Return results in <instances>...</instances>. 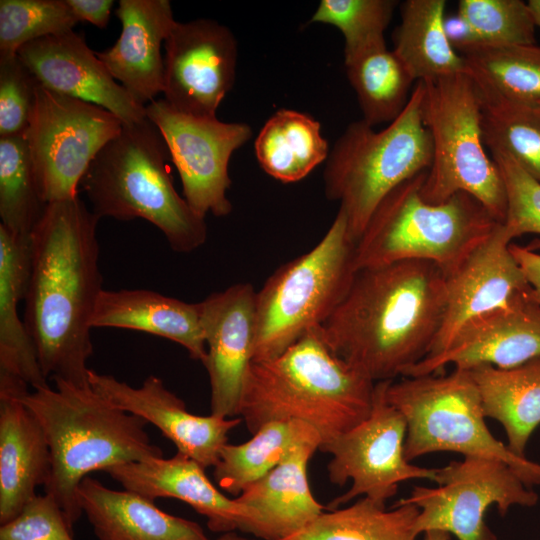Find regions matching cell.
Returning a JSON list of instances; mask_svg holds the SVG:
<instances>
[{"mask_svg":"<svg viewBox=\"0 0 540 540\" xmlns=\"http://www.w3.org/2000/svg\"><path fill=\"white\" fill-rule=\"evenodd\" d=\"M528 5L536 26L540 27V0H529Z\"/></svg>","mask_w":540,"mask_h":540,"instance_id":"46","label":"cell"},{"mask_svg":"<svg viewBox=\"0 0 540 540\" xmlns=\"http://www.w3.org/2000/svg\"><path fill=\"white\" fill-rule=\"evenodd\" d=\"M256 293L236 283L200 302L210 384V414L239 417L256 340Z\"/></svg>","mask_w":540,"mask_h":540,"instance_id":"17","label":"cell"},{"mask_svg":"<svg viewBox=\"0 0 540 540\" xmlns=\"http://www.w3.org/2000/svg\"><path fill=\"white\" fill-rule=\"evenodd\" d=\"M146 117L162 134L179 173L183 197L193 211L202 218L208 213L229 215V162L232 154L250 140L251 127L243 122L184 114L164 99L150 102Z\"/></svg>","mask_w":540,"mask_h":540,"instance_id":"14","label":"cell"},{"mask_svg":"<svg viewBox=\"0 0 540 540\" xmlns=\"http://www.w3.org/2000/svg\"><path fill=\"white\" fill-rule=\"evenodd\" d=\"M423 83H415L402 113L376 131L350 123L330 149L323 173L327 199L337 201L356 243L373 212L395 187L428 171L433 148L422 117Z\"/></svg>","mask_w":540,"mask_h":540,"instance_id":"7","label":"cell"},{"mask_svg":"<svg viewBox=\"0 0 540 540\" xmlns=\"http://www.w3.org/2000/svg\"><path fill=\"white\" fill-rule=\"evenodd\" d=\"M427 171L401 183L379 203L355 243V271L404 260L436 264L449 276L501 224L471 195L423 200Z\"/></svg>","mask_w":540,"mask_h":540,"instance_id":"6","label":"cell"},{"mask_svg":"<svg viewBox=\"0 0 540 540\" xmlns=\"http://www.w3.org/2000/svg\"><path fill=\"white\" fill-rule=\"evenodd\" d=\"M215 540H254V539L240 535L237 533V531H231V532L222 533Z\"/></svg>","mask_w":540,"mask_h":540,"instance_id":"47","label":"cell"},{"mask_svg":"<svg viewBox=\"0 0 540 540\" xmlns=\"http://www.w3.org/2000/svg\"><path fill=\"white\" fill-rule=\"evenodd\" d=\"M468 371L485 417L498 421L509 450L525 457L529 438L540 424V357L509 369L481 365Z\"/></svg>","mask_w":540,"mask_h":540,"instance_id":"28","label":"cell"},{"mask_svg":"<svg viewBox=\"0 0 540 540\" xmlns=\"http://www.w3.org/2000/svg\"><path fill=\"white\" fill-rule=\"evenodd\" d=\"M506 193L507 211L502 223L513 241L527 233L540 234V182L502 152H491Z\"/></svg>","mask_w":540,"mask_h":540,"instance_id":"40","label":"cell"},{"mask_svg":"<svg viewBox=\"0 0 540 540\" xmlns=\"http://www.w3.org/2000/svg\"><path fill=\"white\" fill-rule=\"evenodd\" d=\"M446 283L441 268L424 260L358 270L319 327L321 337L373 382L393 380L429 353L444 317Z\"/></svg>","mask_w":540,"mask_h":540,"instance_id":"2","label":"cell"},{"mask_svg":"<svg viewBox=\"0 0 540 540\" xmlns=\"http://www.w3.org/2000/svg\"><path fill=\"white\" fill-rule=\"evenodd\" d=\"M28 385L0 379V524L14 519L44 486L51 472V454L42 427L21 397Z\"/></svg>","mask_w":540,"mask_h":540,"instance_id":"21","label":"cell"},{"mask_svg":"<svg viewBox=\"0 0 540 540\" xmlns=\"http://www.w3.org/2000/svg\"><path fill=\"white\" fill-rule=\"evenodd\" d=\"M37 86L18 54L0 57V138L24 134Z\"/></svg>","mask_w":540,"mask_h":540,"instance_id":"41","label":"cell"},{"mask_svg":"<svg viewBox=\"0 0 540 540\" xmlns=\"http://www.w3.org/2000/svg\"><path fill=\"white\" fill-rule=\"evenodd\" d=\"M122 125L100 106L38 84L23 135L43 200L48 204L78 197L91 162Z\"/></svg>","mask_w":540,"mask_h":540,"instance_id":"11","label":"cell"},{"mask_svg":"<svg viewBox=\"0 0 540 540\" xmlns=\"http://www.w3.org/2000/svg\"><path fill=\"white\" fill-rule=\"evenodd\" d=\"M55 389L33 390L21 397L42 427L51 454L44 491L63 511L69 528L82 515L77 490L95 471L163 457L150 440L146 421L123 411L90 386L53 379Z\"/></svg>","mask_w":540,"mask_h":540,"instance_id":"3","label":"cell"},{"mask_svg":"<svg viewBox=\"0 0 540 540\" xmlns=\"http://www.w3.org/2000/svg\"><path fill=\"white\" fill-rule=\"evenodd\" d=\"M374 386L332 353L318 327L280 355L251 363L239 417L252 434L269 422L302 421L319 433L321 449L369 415Z\"/></svg>","mask_w":540,"mask_h":540,"instance_id":"4","label":"cell"},{"mask_svg":"<svg viewBox=\"0 0 540 540\" xmlns=\"http://www.w3.org/2000/svg\"><path fill=\"white\" fill-rule=\"evenodd\" d=\"M169 159L162 134L147 117L123 123L95 156L80 186L100 219H144L162 232L172 250L191 253L205 244L207 224L176 191Z\"/></svg>","mask_w":540,"mask_h":540,"instance_id":"5","label":"cell"},{"mask_svg":"<svg viewBox=\"0 0 540 540\" xmlns=\"http://www.w3.org/2000/svg\"><path fill=\"white\" fill-rule=\"evenodd\" d=\"M46 207L24 135L1 137L0 224L16 234L29 236Z\"/></svg>","mask_w":540,"mask_h":540,"instance_id":"36","label":"cell"},{"mask_svg":"<svg viewBox=\"0 0 540 540\" xmlns=\"http://www.w3.org/2000/svg\"><path fill=\"white\" fill-rule=\"evenodd\" d=\"M445 8V0L400 4L401 22L393 32V51L416 82L467 73L464 58L447 36Z\"/></svg>","mask_w":540,"mask_h":540,"instance_id":"29","label":"cell"},{"mask_svg":"<svg viewBox=\"0 0 540 540\" xmlns=\"http://www.w3.org/2000/svg\"><path fill=\"white\" fill-rule=\"evenodd\" d=\"M90 387L118 408L157 427L177 452L205 469L214 467L229 433L241 417L190 413L184 401L170 391L157 376H148L139 387L130 386L112 375L89 371Z\"/></svg>","mask_w":540,"mask_h":540,"instance_id":"18","label":"cell"},{"mask_svg":"<svg viewBox=\"0 0 540 540\" xmlns=\"http://www.w3.org/2000/svg\"><path fill=\"white\" fill-rule=\"evenodd\" d=\"M511 243L501 223L453 274L447 276L442 325L426 356L441 351L467 321L507 304L530 288L510 251Z\"/></svg>","mask_w":540,"mask_h":540,"instance_id":"20","label":"cell"},{"mask_svg":"<svg viewBox=\"0 0 540 540\" xmlns=\"http://www.w3.org/2000/svg\"><path fill=\"white\" fill-rule=\"evenodd\" d=\"M31 267L30 235L0 224V374L23 380L33 390L48 387L33 340L20 318Z\"/></svg>","mask_w":540,"mask_h":540,"instance_id":"27","label":"cell"},{"mask_svg":"<svg viewBox=\"0 0 540 540\" xmlns=\"http://www.w3.org/2000/svg\"><path fill=\"white\" fill-rule=\"evenodd\" d=\"M0 540H73L65 515L48 494L35 495L11 521L0 526Z\"/></svg>","mask_w":540,"mask_h":540,"instance_id":"42","label":"cell"},{"mask_svg":"<svg viewBox=\"0 0 540 540\" xmlns=\"http://www.w3.org/2000/svg\"><path fill=\"white\" fill-rule=\"evenodd\" d=\"M456 15L466 30V42L459 52L475 45L536 43L537 26L528 2L460 0Z\"/></svg>","mask_w":540,"mask_h":540,"instance_id":"37","label":"cell"},{"mask_svg":"<svg viewBox=\"0 0 540 540\" xmlns=\"http://www.w3.org/2000/svg\"><path fill=\"white\" fill-rule=\"evenodd\" d=\"M391 380L375 383L369 415L339 435L320 451L329 453L327 465L331 483L351 488L333 499L326 510H334L362 496L384 504L399 484L413 479L435 481L437 468L411 464L404 455L406 421L386 397Z\"/></svg>","mask_w":540,"mask_h":540,"instance_id":"13","label":"cell"},{"mask_svg":"<svg viewBox=\"0 0 540 540\" xmlns=\"http://www.w3.org/2000/svg\"><path fill=\"white\" fill-rule=\"evenodd\" d=\"M39 85L100 106L124 124L146 118V106L118 84L74 30L29 42L18 51Z\"/></svg>","mask_w":540,"mask_h":540,"instance_id":"19","label":"cell"},{"mask_svg":"<svg viewBox=\"0 0 540 540\" xmlns=\"http://www.w3.org/2000/svg\"><path fill=\"white\" fill-rule=\"evenodd\" d=\"M386 397L405 418L409 462L441 451L492 458L509 465L527 486L540 485V464L515 455L490 432L468 370L391 380Z\"/></svg>","mask_w":540,"mask_h":540,"instance_id":"10","label":"cell"},{"mask_svg":"<svg viewBox=\"0 0 540 540\" xmlns=\"http://www.w3.org/2000/svg\"><path fill=\"white\" fill-rule=\"evenodd\" d=\"M480 90L521 104H540V44L475 45L459 52Z\"/></svg>","mask_w":540,"mask_h":540,"instance_id":"34","label":"cell"},{"mask_svg":"<svg viewBox=\"0 0 540 540\" xmlns=\"http://www.w3.org/2000/svg\"><path fill=\"white\" fill-rule=\"evenodd\" d=\"M164 44V100L184 114L216 117L235 82L234 34L211 19L176 21Z\"/></svg>","mask_w":540,"mask_h":540,"instance_id":"15","label":"cell"},{"mask_svg":"<svg viewBox=\"0 0 540 540\" xmlns=\"http://www.w3.org/2000/svg\"><path fill=\"white\" fill-rule=\"evenodd\" d=\"M100 218L79 198L47 207L30 235L23 321L44 375L89 387L91 320L103 290Z\"/></svg>","mask_w":540,"mask_h":540,"instance_id":"1","label":"cell"},{"mask_svg":"<svg viewBox=\"0 0 540 540\" xmlns=\"http://www.w3.org/2000/svg\"><path fill=\"white\" fill-rule=\"evenodd\" d=\"M421 82L422 117L433 148L421 188L423 200L439 204L464 192L503 223L505 187L483 142L481 97L474 80L468 73H457Z\"/></svg>","mask_w":540,"mask_h":540,"instance_id":"9","label":"cell"},{"mask_svg":"<svg viewBox=\"0 0 540 540\" xmlns=\"http://www.w3.org/2000/svg\"><path fill=\"white\" fill-rule=\"evenodd\" d=\"M540 357V306L532 288L507 304L467 321L438 353L424 357L403 377L440 373L446 366L470 370L481 365L501 369Z\"/></svg>","mask_w":540,"mask_h":540,"instance_id":"16","label":"cell"},{"mask_svg":"<svg viewBox=\"0 0 540 540\" xmlns=\"http://www.w3.org/2000/svg\"><path fill=\"white\" fill-rule=\"evenodd\" d=\"M419 509L404 499L393 509L363 497L355 503L325 510L285 540H416Z\"/></svg>","mask_w":540,"mask_h":540,"instance_id":"33","label":"cell"},{"mask_svg":"<svg viewBox=\"0 0 540 540\" xmlns=\"http://www.w3.org/2000/svg\"><path fill=\"white\" fill-rule=\"evenodd\" d=\"M77 21L105 28L110 19L112 0H66Z\"/></svg>","mask_w":540,"mask_h":540,"instance_id":"43","label":"cell"},{"mask_svg":"<svg viewBox=\"0 0 540 540\" xmlns=\"http://www.w3.org/2000/svg\"><path fill=\"white\" fill-rule=\"evenodd\" d=\"M422 540H450V534L440 530H431L423 533Z\"/></svg>","mask_w":540,"mask_h":540,"instance_id":"45","label":"cell"},{"mask_svg":"<svg viewBox=\"0 0 540 540\" xmlns=\"http://www.w3.org/2000/svg\"><path fill=\"white\" fill-rule=\"evenodd\" d=\"M321 444L319 435L298 444L276 467L235 497L248 511L242 533L262 540H285L326 510L314 498L307 474L310 459Z\"/></svg>","mask_w":540,"mask_h":540,"instance_id":"22","label":"cell"},{"mask_svg":"<svg viewBox=\"0 0 540 540\" xmlns=\"http://www.w3.org/2000/svg\"><path fill=\"white\" fill-rule=\"evenodd\" d=\"M510 251L520 266L540 306V253L513 242L510 244Z\"/></svg>","mask_w":540,"mask_h":540,"instance_id":"44","label":"cell"},{"mask_svg":"<svg viewBox=\"0 0 540 540\" xmlns=\"http://www.w3.org/2000/svg\"><path fill=\"white\" fill-rule=\"evenodd\" d=\"M398 2L394 0H322L310 23L329 24L344 37V61L384 44L385 30Z\"/></svg>","mask_w":540,"mask_h":540,"instance_id":"38","label":"cell"},{"mask_svg":"<svg viewBox=\"0 0 540 540\" xmlns=\"http://www.w3.org/2000/svg\"><path fill=\"white\" fill-rule=\"evenodd\" d=\"M354 250L346 217L338 210L313 248L268 277L256 293L253 361L280 355L331 316L356 273Z\"/></svg>","mask_w":540,"mask_h":540,"instance_id":"8","label":"cell"},{"mask_svg":"<svg viewBox=\"0 0 540 540\" xmlns=\"http://www.w3.org/2000/svg\"><path fill=\"white\" fill-rule=\"evenodd\" d=\"M540 105V104H539Z\"/></svg>","mask_w":540,"mask_h":540,"instance_id":"48","label":"cell"},{"mask_svg":"<svg viewBox=\"0 0 540 540\" xmlns=\"http://www.w3.org/2000/svg\"><path fill=\"white\" fill-rule=\"evenodd\" d=\"M344 64L364 122L372 127L391 123L402 113L416 81L386 43L369 48Z\"/></svg>","mask_w":540,"mask_h":540,"instance_id":"32","label":"cell"},{"mask_svg":"<svg viewBox=\"0 0 540 540\" xmlns=\"http://www.w3.org/2000/svg\"><path fill=\"white\" fill-rule=\"evenodd\" d=\"M254 149L262 170L282 183L304 179L327 160L330 152L320 122L309 114L286 108L265 122Z\"/></svg>","mask_w":540,"mask_h":540,"instance_id":"30","label":"cell"},{"mask_svg":"<svg viewBox=\"0 0 540 540\" xmlns=\"http://www.w3.org/2000/svg\"><path fill=\"white\" fill-rule=\"evenodd\" d=\"M105 472L124 489L153 501L175 498L188 504L216 533L240 531L248 518L246 507L224 495L207 477L204 467L178 452L171 458L130 462Z\"/></svg>","mask_w":540,"mask_h":540,"instance_id":"24","label":"cell"},{"mask_svg":"<svg viewBox=\"0 0 540 540\" xmlns=\"http://www.w3.org/2000/svg\"><path fill=\"white\" fill-rule=\"evenodd\" d=\"M436 487L414 486L404 498L419 509L417 535L440 530L458 540H497L484 521L485 512L497 506L501 516L515 506L530 507L538 495L506 463L467 456L437 468Z\"/></svg>","mask_w":540,"mask_h":540,"instance_id":"12","label":"cell"},{"mask_svg":"<svg viewBox=\"0 0 540 540\" xmlns=\"http://www.w3.org/2000/svg\"><path fill=\"white\" fill-rule=\"evenodd\" d=\"M316 435L319 433L302 421L269 422L248 441L228 443L222 448L213 467L214 479L220 489L237 497L276 467L298 444Z\"/></svg>","mask_w":540,"mask_h":540,"instance_id":"31","label":"cell"},{"mask_svg":"<svg viewBox=\"0 0 540 540\" xmlns=\"http://www.w3.org/2000/svg\"><path fill=\"white\" fill-rule=\"evenodd\" d=\"M91 325L135 330L168 339L201 363L206 356L200 302L188 303L146 289H103Z\"/></svg>","mask_w":540,"mask_h":540,"instance_id":"26","label":"cell"},{"mask_svg":"<svg viewBox=\"0 0 540 540\" xmlns=\"http://www.w3.org/2000/svg\"><path fill=\"white\" fill-rule=\"evenodd\" d=\"M115 14L122 25L118 40L95 53L112 77L144 105L163 92L161 45L176 22L172 6L168 0H120Z\"/></svg>","mask_w":540,"mask_h":540,"instance_id":"23","label":"cell"},{"mask_svg":"<svg viewBox=\"0 0 540 540\" xmlns=\"http://www.w3.org/2000/svg\"><path fill=\"white\" fill-rule=\"evenodd\" d=\"M77 495L99 540H210L196 522L171 515L131 490H113L87 476Z\"/></svg>","mask_w":540,"mask_h":540,"instance_id":"25","label":"cell"},{"mask_svg":"<svg viewBox=\"0 0 540 540\" xmlns=\"http://www.w3.org/2000/svg\"><path fill=\"white\" fill-rule=\"evenodd\" d=\"M78 23L66 0H1L0 57L25 44L72 31Z\"/></svg>","mask_w":540,"mask_h":540,"instance_id":"39","label":"cell"},{"mask_svg":"<svg viewBox=\"0 0 540 540\" xmlns=\"http://www.w3.org/2000/svg\"><path fill=\"white\" fill-rule=\"evenodd\" d=\"M478 91L485 147L508 155L540 182V105L516 103Z\"/></svg>","mask_w":540,"mask_h":540,"instance_id":"35","label":"cell"}]
</instances>
